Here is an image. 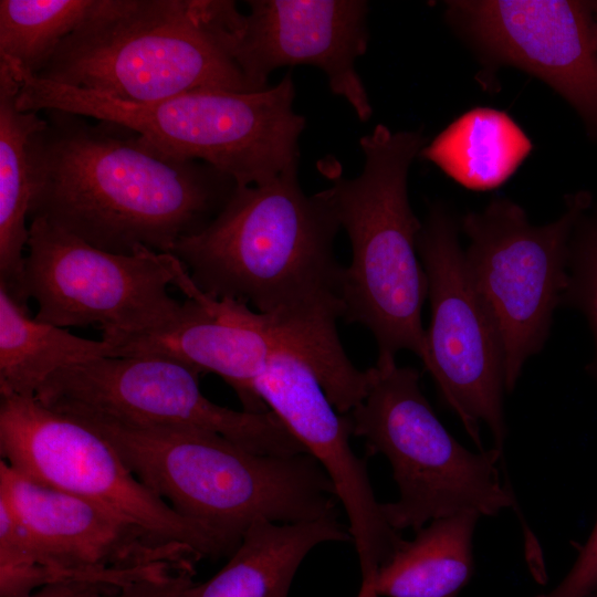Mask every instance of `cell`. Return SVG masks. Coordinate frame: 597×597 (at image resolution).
<instances>
[{"label": "cell", "instance_id": "1", "mask_svg": "<svg viewBox=\"0 0 597 597\" xmlns=\"http://www.w3.org/2000/svg\"><path fill=\"white\" fill-rule=\"evenodd\" d=\"M339 229L328 190L306 196L296 163L266 184L237 186L209 224L171 252L202 293L259 313L333 399L363 379L337 333L345 268L334 251Z\"/></svg>", "mask_w": 597, "mask_h": 597}, {"label": "cell", "instance_id": "2", "mask_svg": "<svg viewBox=\"0 0 597 597\" xmlns=\"http://www.w3.org/2000/svg\"><path fill=\"white\" fill-rule=\"evenodd\" d=\"M43 112L29 219L101 250L171 253L209 224L237 187L211 165L170 156L119 124Z\"/></svg>", "mask_w": 597, "mask_h": 597}, {"label": "cell", "instance_id": "3", "mask_svg": "<svg viewBox=\"0 0 597 597\" xmlns=\"http://www.w3.org/2000/svg\"><path fill=\"white\" fill-rule=\"evenodd\" d=\"M69 416L101 434L180 515L237 546L258 521L296 523L337 515L334 485L308 452L261 454L206 431L137 427L91 413Z\"/></svg>", "mask_w": 597, "mask_h": 597}, {"label": "cell", "instance_id": "4", "mask_svg": "<svg viewBox=\"0 0 597 597\" xmlns=\"http://www.w3.org/2000/svg\"><path fill=\"white\" fill-rule=\"evenodd\" d=\"M242 17L230 0H105L35 76L138 104L253 92L232 54Z\"/></svg>", "mask_w": 597, "mask_h": 597}, {"label": "cell", "instance_id": "5", "mask_svg": "<svg viewBox=\"0 0 597 597\" xmlns=\"http://www.w3.org/2000/svg\"><path fill=\"white\" fill-rule=\"evenodd\" d=\"M426 145L421 130L392 132L378 124L359 139L365 159L359 176L329 175L327 190L352 248L343 273V317L373 334L377 366L396 363L401 350L425 357L428 282L417 249L422 222L409 202L408 175Z\"/></svg>", "mask_w": 597, "mask_h": 597}, {"label": "cell", "instance_id": "6", "mask_svg": "<svg viewBox=\"0 0 597 597\" xmlns=\"http://www.w3.org/2000/svg\"><path fill=\"white\" fill-rule=\"evenodd\" d=\"M11 70L19 109L119 124L170 156L211 165L237 186L266 184L298 163L305 118L293 109L291 71L259 92L203 90L138 104L38 77L18 65Z\"/></svg>", "mask_w": 597, "mask_h": 597}, {"label": "cell", "instance_id": "7", "mask_svg": "<svg viewBox=\"0 0 597 597\" xmlns=\"http://www.w3.org/2000/svg\"><path fill=\"white\" fill-rule=\"evenodd\" d=\"M368 371L367 392L347 415L353 434L391 464L399 499L383 511L396 531L417 532L462 512L492 516L513 505L500 480L502 451L472 452L459 443L422 394L417 369L394 363Z\"/></svg>", "mask_w": 597, "mask_h": 597}, {"label": "cell", "instance_id": "8", "mask_svg": "<svg viewBox=\"0 0 597 597\" xmlns=\"http://www.w3.org/2000/svg\"><path fill=\"white\" fill-rule=\"evenodd\" d=\"M591 205L590 192L572 193L557 220L536 226L516 202L493 198L483 210L460 219L469 239V274L501 341L507 391L548 337L567 286L570 235Z\"/></svg>", "mask_w": 597, "mask_h": 597}, {"label": "cell", "instance_id": "9", "mask_svg": "<svg viewBox=\"0 0 597 597\" xmlns=\"http://www.w3.org/2000/svg\"><path fill=\"white\" fill-rule=\"evenodd\" d=\"M178 258L142 248L132 254L101 250L41 218L30 220L25 282L34 317L59 327L95 326L114 346L165 329L188 301L168 293Z\"/></svg>", "mask_w": 597, "mask_h": 597}, {"label": "cell", "instance_id": "10", "mask_svg": "<svg viewBox=\"0 0 597 597\" xmlns=\"http://www.w3.org/2000/svg\"><path fill=\"white\" fill-rule=\"evenodd\" d=\"M0 452L23 475L94 502L203 557L232 554L235 545L175 511L150 491L116 450L80 420L34 396L0 392Z\"/></svg>", "mask_w": 597, "mask_h": 597}, {"label": "cell", "instance_id": "11", "mask_svg": "<svg viewBox=\"0 0 597 597\" xmlns=\"http://www.w3.org/2000/svg\"><path fill=\"white\" fill-rule=\"evenodd\" d=\"M195 368L161 356H107L64 368L34 397L55 411L91 413L137 427L214 433L256 453L307 452L271 410H233L211 401Z\"/></svg>", "mask_w": 597, "mask_h": 597}, {"label": "cell", "instance_id": "12", "mask_svg": "<svg viewBox=\"0 0 597 597\" xmlns=\"http://www.w3.org/2000/svg\"><path fill=\"white\" fill-rule=\"evenodd\" d=\"M459 229L450 209L433 202L418 235L430 304L422 364L479 450H484L480 427L485 423L494 448L502 451L506 434L503 352L469 274Z\"/></svg>", "mask_w": 597, "mask_h": 597}, {"label": "cell", "instance_id": "13", "mask_svg": "<svg viewBox=\"0 0 597 597\" xmlns=\"http://www.w3.org/2000/svg\"><path fill=\"white\" fill-rule=\"evenodd\" d=\"M0 498L25 530L23 554L59 579L122 587L151 576L192 572L202 556L86 499L41 484L0 461Z\"/></svg>", "mask_w": 597, "mask_h": 597}, {"label": "cell", "instance_id": "14", "mask_svg": "<svg viewBox=\"0 0 597 597\" xmlns=\"http://www.w3.org/2000/svg\"><path fill=\"white\" fill-rule=\"evenodd\" d=\"M446 18L491 70L512 66L562 96L597 140V45L591 1L454 0Z\"/></svg>", "mask_w": 597, "mask_h": 597}, {"label": "cell", "instance_id": "15", "mask_svg": "<svg viewBox=\"0 0 597 597\" xmlns=\"http://www.w3.org/2000/svg\"><path fill=\"white\" fill-rule=\"evenodd\" d=\"M232 54L251 90L268 88L282 66L322 70L331 92L367 122L373 107L355 67L368 48V2L364 0H249Z\"/></svg>", "mask_w": 597, "mask_h": 597}, {"label": "cell", "instance_id": "16", "mask_svg": "<svg viewBox=\"0 0 597 597\" xmlns=\"http://www.w3.org/2000/svg\"><path fill=\"white\" fill-rule=\"evenodd\" d=\"M254 388L327 473L348 519L362 579L373 577L404 540L375 498L365 461L350 447L349 416L336 410L312 368L291 352L275 355Z\"/></svg>", "mask_w": 597, "mask_h": 597}, {"label": "cell", "instance_id": "17", "mask_svg": "<svg viewBox=\"0 0 597 597\" xmlns=\"http://www.w3.org/2000/svg\"><path fill=\"white\" fill-rule=\"evenodd\" d=\"M176 287L187 296L186 314L165 329L118 342L114 356H161L213 373L235 391L243 410L269 411L254 381L275 355H297L293 347L249 306L202 293L187 271L178 274Z\"/></svg>", "mask_w": 597, "mask_h": 597}, {"label": "cell", "instance_id": "18", "mask_svg": "<svg viewBox=\"0 0 597 597\" xmlns=\"http://www.w3.org/2000/svg\"><path fill=\"white\" fill-rule=\"evenodd\" d=\"M349 540L337 515L296 523L258 521L245 530L227 564L181 597H289L295 573L313 548Z\"/></svg>", "mask_w": 597, "mask_h": 597}, {"label": "cell", "instance_id": "19", "mask_svg": "<svg viewBox=\"0 0 597 597\" xmlns=\"http://www.w3.org/2000/svg\"><path fill=\"white\" fill-rule=\"evenodd\" d=\"M19 83L0 61V287L29 310L25 254L34 185V142L45 126L39 112L17 106Z\"/></svg>", "mask_w": 597, "mask_h": 597}, {"label": "cell", "instance_id": "20", "mask_svg": "<svg viewBox=\"0 0 597 597\" xmlns=\"http://www.w3.org/2000/svg\"><path fill=\"white\" fill-rule=\"evenodd\" d=\"M480 516L462 512L429 522L362 582L379 597H457L473 573L472 538Z\"/></svg>", "mask_w": 597, "mask_h": 597}, {"label": "cell", "instance_id": "21", "mask_svg": "<svg viewBox=\"0 0 597 597\" xmlns=\"http://www.w3.org/2000/svg\"><path fill=\"white\" fill-rule=\"evenodd\" d=\"M532 147L505 112L475 107L449 124L419 155L462 187L488 191L509 180Z\"/></svg>", "mask_w": 597, "mask_h": 597}, {"label": "cell", "instance_id": "22", "mask_svg": "<svg viewBox=\"0 0 597 597\" xmlns=\"http://www.w3.org/2000/svg\"><path fill=\"white\" fill-rule=\"evenodd\" d=\"M114 353L103 338L38 321L0 287V392L34 396L53 374Z\"/></svg>", "mask_w": 597, "mask_h": 597}, {"label": "cell", "instance_id": "23", "mask_svg": "<svg viewBox=\"0 0 597 597\" xmlns=\"http://www.w3.org/2000/svg\"><path fill=\"white\" fill-rule=\"evenodd\" d=\"M105 0H1L0 57L39 75L70 34Z\"/></svg>", "mask_w": 597, "mask_h": 597}, {"label": "cell", "instance_id": "24", "mask_svg": "<svg viewBox=\"0 0 597 597\" xmlns=\"http://www.w3.org/2000/svg\"><path fill=\"white\" fill-rule=\"evenodd\" d=\"M567 275L562 305L578 310L588 322L595 355L587 370L597 379V206L584 211L573 229Z\"/></svg>", "mask_w": 597, "mask_h": 597}, {"label": "cell", "instance_id": "25", "mask_svg": "<svg viewBox=\"0 0 597 597\" xmlns=\"http://www.w3.org/2000/svg\"><path fill=\"white\" fill-rule=\"evenodd\" d=\"M597 590V522L570 569L556 587L535 597H591Z\"/></svg>", "mask_w": 597, "mask_h": 597}, {"label": "cell", "instance_id": "26", "mask_svg": "<svg viewBox=\"0 0 597 597\" xmlns=\"http://www.w3.org/2000/svg\"><path fill=\"white\" fill-rule=\"evenodd\" d=\"M192 572H177L146 577L94 597H181L195 582Z\"/></svg>", "mask_w": 597, "mask_h": 597}, {"label": "cell", "instance_id": "27", "mask_svg": "<svg viewBox=\"0 0 597 597\" xmlns=\"http://www.w3.org/2000/svg\"><path fill=\"white\" fill-rule=\"evenodd\" d=\"M113 588L117 587L85 580H63L43 586L25 597H94Z\"/></svg>", "mask_w": 597, "mask_h": 597}, {"label": "cell", "instance_id": "28", "mask_svg": "<svg viewBox=\"0 0 597 597\" xmlns=\"http://www.w3.org/2000/svg\"><path fill=\"white\" fill-rule=\"evenodd\" d=\"M357 597H379V596L374 591V589L371 588L369 584H367L366 582H362V586H360Z\"/></svg>", "mask_w": 597, "mask_h": 597}, {"label": "cell", "instance_id": "29", "mask_svg": "<svg viewBox=\"0 0 597 597\" xmlns=\"http://www.w3.org/2000/svg\"><path fill=\"white\" fill-rule=\"evenodd\" d=\"M593 12H594V31L597 45V0L591 1Z\"/></svg>", "mask_w": 597, "mask_h": 597}, {"label": "cell", "instance_id": "30", "mask_svg": "<svg viewBox=\"0 0 597 597\" xmlns=\"http://www.w3.org/2000/svg\"><path fill=\"white\" fill-rule=\"evenodd\" d=\"M591 597H597V595H596V596H591Z\"/></svg>", "mask_w": 597, "mask_h": 597}]
</instances>
